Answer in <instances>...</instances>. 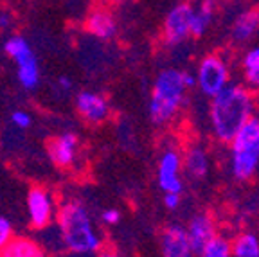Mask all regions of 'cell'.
<instances>
[{
	"label": "cell",
	"mask_w": 259,
	"mask_h": 257,
	"mask_svg": "<svg viewBox=\"0 0 259 257\" xmlns=\"http://www.w3.org/2000/svg\"><path fill=\"white\" fill-rule=\"evenodd\" d=\"M11 25V16L8 13H0V29H8Z\"/></svg>",
	"instance_id": "cell-28"
},
{
	"label": "cell",
	"mask_w": 259,
	"mask_h": 257,
	"mask_svg": "<svg viewBox=\"0 0 259 257\" xmlns=\"http://www.w3.org/2000/svg\"><path fill=\"white\" fill-rule=\"evenodd\" d=\"M182 169L191 180H203L209 175V155L198 146H191L182 157Z\"/></svg>",
	"instance_id": "cell-14"
},
{
	"label": "cell",
	"mask_w": 259,
	"mask_h": 257,
	"mask_svg": "<svg viewBox=\"0 0 259 257\" xmlns=\"http://www.w3.org/2000/svg\"><path fill=\"white\" fill-rule=\"evenodd\" d=\"M101 221L106 225H117L121 221V212L117 209H105L101 212Z\"/></svg>",
	"instance_id": "cell-24"
},
{
	"label": "cell",
	"mask_w": 259,
	"mask_h": 257,
	"mask_svg": "<svg viewBox=\"0 0 259 257\" xmlns=\"http://www.w3.org/2000/svg\"><path fill=\"white\" fill-rule=\"evenodd\" d=\"M198 255L200 257H232L231 241H229L227 237L216 234V236L203 246Z\"/></svg>",
	"instance_id": "cell-21"
},
{
	"label": "cell",
	"mask_w": 259,
	"mask_h": 257,
	"mask_svg": "<svg viewBox=\"0 0 259 257\" xmlns=\"http://www.w3.org/2000/svg\"><path fill=\"white\" fill-rule=\"evenodd\" d=\"M259 29V11H247L238 16L232 27V38L236 41H247Z\"/></svg>",
	"instance_id": "cell-17"
},
{
	"label": "cell",
	"mask_w": 259,
	"mask_h": 257,
	"mask_svg": "<svg viewBox=\"0 0 259 257\" xmlns=\"http://www.w3.org/2000/svg\"><path fill=\"white\" fill-rule=\"evenodd\" d=\"M76 110L79 117L89 124H101L108 119L110 105L108 101L96 92H79L76 97Z\"/></svg>",
	"instance_id": "cell-11"
},
{
	"label": "cell",
	"mask_w": 259,
	"mask_h": 257,
	"mask_svg": "<svg viewBox=\"0 0 259 257\" xmlns=\"http://www.w3.org/2000/svg\"><path fill=\"white\" fill-rule=\"evenodd\" d=\"M210 126L222 142H231L234 135L254 117V97L241 84H227L210 97Z\"/></svg>",
	"instance_id": "cell-1"
},
{
	"label": "cell",
	"mask_w": 259,
	"mask_h": 257,
	"mask_svg": "<svg viewBox=\"0 0 259 257\" xmlns=\"http://www.w3.org/2000/svg\"><path fill=\"white\" fill-rule=\"evenodd\" d=\"M87 31L101 40H110L117 32L115 18L106 9H94L87 18Z\"/></svg>",
	"instance_id": "cell-15"
},
{
	"label": "cell",
	"mask_w": 259,
	"mask_h": 257,
	"mask_svg": "<svg viewBox=\"0 0 259 257\" xmlns=\"http://www.w3.org/2000/svg\"><path fill=\"white\" fill-rule=\"evenodd\" d=\"M96 257H122V255L112 248H105V250H99V253Z\"/></svg>",
	"instance_id": "cell-26"
},
{
	"label": "cell",
	"mask_w": 259,
	"mask_h": 257,
	"mask_svg": "<svg viewBox=\"0 0 259 257\" xmlns=\"http://www.w3.org/2000/svg\"><path fill=\"white\" fill-rule=\"evenodd\" d=\"M259 167V119L252 117L231 141V169L236 180L247 182Z\"/></svg>",
	"instance_id": "cell-4"
},
{
	"label": "cell",
	"mask_w": 259,
	"mask_h": 257,
	"mask_svg": "<svg viewBox=\"0 0 259 257\" xmlns=\"http://www.w3.org/2000/svg\"><path fill=\"white\" fill-rule=\"evenodd\" d=\"M4 51L13 58L18 67V81L25 90L36 89L40 83V68L34 53L29 47L27 40L22 36H11L4 45Z\"/></svg>",
	"instance_id": "cell-5"
},
{
	"label": "cell",
	"mask_w": 259,
	"mask_h": 257,
	"mask_svg": "<svg viewBox=\"0 0 259 257\" xmlns=\"http://www.w3.org/2000/svg\"><path fill=\"white\" fill-rule=\"evenodd\" d=\"M160 250L162 257H194V250L187 239L186 227L173 223L166 227L160 236Z\"/></svg>",
	"instance_id": "cell-12"
},
{
	"label": "cell",
	"mask_w": 259,
	"mask_h": 257,
	"mask_svg": "<svg viewBox=\"0 0 259 257\" xmlns=\"http://www.w3.org/2000/svg\"><path fill=\"white\" fill-rule=\"evenodd\" d=\"M196 87L207 97H214L229 84V67L220 56H205L198 65L196 72Z\"/></svg>",
	"instance_id": "cell-6"
},
{
	"label": "cell",
	"mask_w": 259,
	"mask_h": 257,
	"mask_svg": "<svg viewBox=\"0 0 259 257\" xmlns=\"http://www.w3.org/2000/svg\"><path fill=\"white\" fill-rule=\"evenodd\" d=\"M13 237V225L8 218L0 216V248L6 246L9 243V239Z\"/></svg>",
	"instance_id": "cell-22"
},
{
	"label": "cell",
	"mask_w": 259,
	"mask_h": 257,
	"mask_svg": "<svg viewBox=\"0 0 259 257\" xmlns=\"http://www.w3.org/2000/svg\"><path fill=\"white\" fill-rule=\"evenodd\" d=\"M56 223L61 241L74 253L99 252L103 239L94 227L89 209L79 200H67L56 209Z\"/></svg>",
	"instance_id": "cell-2"
},
{
	"label": "cell",
	"mask_w": 259,
	"mask_h": 257,
	"mask_svg": "<svg viewBox=\"0 0 259 257\" xmlns=\"http://www.w3.org/2000/svg\"><path fill=\"white\" fill-rule=\"evenodd\" d=\"M186 232L191 248L194 250V253H200L203 246L216 236V223L207 212H198L189 220Z\"/></svg>",
	"instance_id": "cell-13"
},
{
	"label": "cell",
	"mask_w": 259,
	"mask_h": 257,
	"mask_svg": "<svg viewBox=\"0 0 259 257\" xmlns=\"http://www.w3.org/2000/svg\"><path fill=\"white\" fill-rule=\"evenodd\" d=\"M58 83H60V87L63 90H70V89H72V81H70L67 76H61L60 79H58Z\"/></svg>",
	"instance_id": "cell-29"
},
{
	"label": "cell",
	"mask_w": 259,
	"mask_h": 257,
	"mask_svg": "<svg viewBox=\"0 0 259 257\" xmlns=\"http://www.w3.org/2000/svg\"><path fill=\"white\" fill-rule=\"evenodd\" d=\"M191 16L193 8L189 4H178L167 13L164 20V41L167 45H178L191 36Z\"/></svg>",
	"instance_id": "cell-9"
},
{
	"label": "cell",
	"mask_w": 259,
	"mask_h": 257,
	"mask_svg": "<svg viewBox=\"0 0 259 257\" xmlns=\"http://www.w3.org/2000/svg\"><path fill=\"white\" fill-rule=\"evenodd\" d=\"M27 214L32 229H47L56 218V201L51 191L41 185H32L27 193Z\"/></svg>",
	"instance_id": "cell-7"
},
{
	"label": "cell",
	"mask_w": 259,
	"mask_h": 257,
	"mask_svg": "<svg viewBox=\"0 0 259 257\" xmlns=\"http://www.w3.org/2000/svg\"><path fill=\"white\" fill-rule=\"evenodd\" d=\"M243 70H245V79H247L248 87L259 90V47L247 53L243 60Z\"/></svg>",
	"instance_id": "cell-20"
},
{
	"label": "cell",
	"mask_w": 259,
	"mask_h": 257,
	"mask_svg": "<svg viewBox=\"0 0 259 257\" xmlns=\"http://www.w3.org/2000/svg\"><path fill=\"white\" fill-rule=\"evenodd\" d=\"M77 149H79V139L70 132L54 137L47 144L49 157H51L53 164L60 169H69L76 164Z\"/></svg>",
	"instance_id": "cell-10"
},
{
	"label": "cell",
	"mask_w": 259,
	"mask_h": 257,
	"mask_svg": "<svg viewBox=\"0 0 259 257\" xmlns=\"http://www.w3.org/2000/svg\"><path fill=\"white\" fill-rule=\"evenodd\" d=\"M180 194L178 193H164V205H166L167 209H171V210H175L180 205Z\"/></svg>",
	"instance_id": "cell-25"
},
{
	"label": "cell",
	"mask_w": 259,
	"mask_h": 257,
	"mask_svg": "<svg viewBox=\"0 0 259 257\" xmlns=\"http://www.w3.org/2000/svg\"><path fill=\"white\" fill-rule=\"evenodd\" d=\"M0 257H47L44 246L31 237H15L0 248Z\"/></svg>",
	"instance_id": "cell-16"
},
{
	"label": "cell",
	"mask_w": 259,
	"mask_h": 257,
	"mask_svg": "<svg viewBox=\"0 0 259 257\" xmlns=\"http://www.w3.org/2000/svg\"><path fill=\"white\" fill-rule=\"evenodd\" d=\"M184 72L177 68H166L157 76L151 90L148 112L155 126H166L173 121L186 101Z\"/></svg>",
	"instance_id": "cell-3"
},
{
	"label": "cell",
	"mask_w": 259,
	"mask_h": 257,
	"mask_svg": "<svg viewBox=\"0 0 259 257\" xmlns=\"http://www.w3.org/2000/svg\"><path fill=\"white\" fill-rule=\"evenodd\" d=\"M11 121L15 126H18L20 130H27L29 126H31V115H29L27 112H24V110H16V112H13L11 115Z\"/></svg>",
	"instance_id": "cell-23"
},
{
	"label": "cell",
	"mask_w": 259,
	"mask_h": 257,
	"mask_svg": "<svg viewBox=\"0 0 259 257\" xmlns=\"http://www.w3.org/2000/svg\"><path fill=\"white\" fill-rule=\"evenodd\" d=\"M157 182L162 193H178L182 194V155L173 148L162 151L157 165Z\"/></svg>",
	"instance_id": "cell-8"
},
{
	"label": "cell",
	"mask_w": 259,
	"mask_h": 257,
	"mask_svg": "<svg viewBox=\"0 0 259 257\" xmlns=\"http://www.w3.org/2000/svg\"><path fill=\"white\" fill-rule=\"evenodd\" d=\"M113 4H128V2H132V0H112Z\"/></svg>",
	"instance_id": "cell-30"
},
{
	"label": "cell",
	"mask_w": 259,
	"mask_h": 257,
	"mask_svg": "<svg viewBox=\"0 0 259 257\" xmlns=\"http://www.w3.org/2000/svg\"><path fill=\"white\" fill-rule=\"evenodd\" d=\"M212 15H214V0H203L198 9H193L191 36H202L212 22Z\"/></svg>",
	"instance_id": "cell-18"
},
{
	"label": "cell",
	"mask_w": 259,
	"mask_h": 257,
	"mask_svg": "<svg viewBox=\"0 0 259 257\" xmlns=\"http://www.w3.org/2000/svg\"><path fill=\"white\" fill-rule=\"evenodd\" d=\"M184 84H186V89H193V87H196V77L184 72Z\"/></svg>",
	"instance_id": "cell-27"
},
{
	"label": "cell",
	"mask_w": 259,
	"mask_h": 257,
	"mask_svg": "<svg viewBox=\"0 0 259 257\" xmlns=\"http://www.w3.org/2000/svg\"><path fill=\"white\" fill-rule=\"evenodd\" d=\"M232 257H259V239L250 232H245L231 243Z\"/></svg>",
	"instance_id": "cell-19"
}]
</instances>
